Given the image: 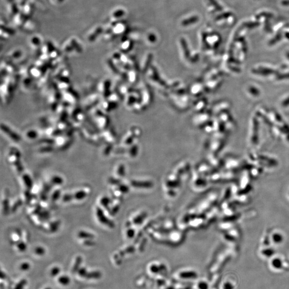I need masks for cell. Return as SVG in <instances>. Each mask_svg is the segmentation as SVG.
<instances>
[{
    "mask_svg": "<svg viewBox=\"0 0 289 289\" xmlns=\"http://www.w3.org/2000/svg\"><path fill=\"white\" fill-rule=\"evenodd\" d=\"M96 215L98 221L104 225L112 226V222L110 221L104 214V211L101 208L97 206L96 207Z\"/></svg>",
    "mask_w": 289,
    "mask_h": 289,
    "instance_id": "obj_1",
    "label": "cell"
},
{
    "mask_svg": "<svg viewBox=\"0 0 289 289\" xmlns=\"http://www.w3.org/2000/svg\"><path fill=\"white\" fill-rule=\"evenodd\" d=\"M1 129L2 131H3L4 134L9 138H10L12 140H13L15 142H19L20 140V138L17 134H16L14 131L11 130L9 127H8L5 125H1Z\"/></svg>",
    "mask_w": 289,
    "mask_h": 289,
    "instance_id": "obj_2",
    "label": "cell"
},
{
    "mask_svg": "<svg viewBox=\"0 0 289 289\" xmlns=\"http://www.w3.org/2000/svg\"><path fill=\"white\" fill-rule=\"evenodd\" d=\"M22 179L24 184L26 187V189L28 190H31L33 187V183L31 177H30L29 174H24L22 176Z\"/></svg>",
    "mask_w": 289,
    "mask_h": 289,
    "instance_id": "obj_3",
    "label": "cell"
},
{
    "mask_svg": "<svg viewBox=\"0 0 289 289\" xmlns=\"http://www.w3.org/2000/svg\"><path fill=\"white\" fill-rule=\"evenodd\" d=\"M64 183L62 177L58 175H55L52 177L50 179V183L52 185H61Z\"/></svg>",
    "mask_w": 289,
    "mask_h": 289,
    "instance_id": "obj_4",
    "label": "cell"
},
{
    "mask_svg": "<svg viewBox=\"0 0 289 289\" xmlns=\"http://www.w3.org/2000/svg\"><path fill=\"white\" fill-rule=\"evenodd\" d=\"M78 237L84 239H94L95 236L93 234L84 231H80L78 234Z\"/></svg>",
    "mask_w": 289,
    "mask_h": 289,
    "instance_id": "obj_5",
    "label": "cell"
},
{
    "mask_svg": "<svg viewBox=\"0 0 289 289\" xmlns=\"http://www.w3.org/2000/svg\"><path fill=\"white\" fill-rule=\"evenodd\" d=\"M74 199L75 200H82L85 199L87 196V192L84 190H79L73 194Z\"/></svg>",
    "mask_w": 289,
    "mask_h": 289,
    "instance_id": "obj_6",
    "label": "cell"
},
{
    "mask_svg": "<svg viewBox=\"0 0 289 289\" xmlns=\"http://www.w3.org/2000/svg\"><path fill=\"white\" fill-rule=\"evenodd\" d=\"M101 276V274L99 271H92L90 273H87V274L86 276V278H89V279H99Z\"/></svg>",
    "mask_w": 289,
    "mask_h": 289,
    "instance_id": "obj_7",
    "label": "cell"
},
{
    "mask_svg": "<svg viewBox=\"0 0 289 289\" xmlns=\"http://www.w3.org/2000/svg\"><path fill=\"white\" fill-rule=\"evenodd\" d=\"M82 258L81 256H78L77 258H76V262L74 263V266L73 267V269H72V271L74 273H75L76 271H78L79 269V267H80V264L82 263Z\"/></svg>",
    "mask_w": 289,
    "mask_h": 289,
    "instance_id": "obj_8",
    "label": "cell"
},
{
    "mask_svg": "<svg viewBox=\"0 0 289 289\" xmlns=\"http://www.w3.org/2000/svg\"><path fill=\"white\" fill-rule=\"evenodd\" d=\"M25 136L30 139H34L37 138L38 134L35 130H30L26 132Z\"/></svg>",
    "mask_w": 289,
    "mask_h": 289,
    "instance_id": "obj_9",
    "label": "cell"
},
{
    "mask_svg": "<svg viewBox=\"0 0 289 289\" xmlns=\"http://www.w3.org/2000/svg\"><path fill=\"white\" fill-rule=\"evenodd\" d=\"M16 245L20 252H24L27 248V245L23 241H19L17 242Z\"/></svg>",
    "mask_w": 289,
    "mask_h": 289,
    "instance_id": "obj_10",
    "label": "cell"
},
{
    "mask_svg": "<svg viewBox=\"0 0 289 289\" xmlns=\"http://www.w3.org/2000/svg\"><path fill=\"white\" fill-rule=\"evenodd\" d=\"M110 201V200L108 197L104 196L100 200V204L102 205V206H103L104 208H108Z\"/></svg>",
    "mask_w": 289,
    "mask_h": 289,
    "instance_id": "obj_11",
    "label": "cell"
},
{
    "mask_svg": "<svg viewBox=\"0 0 289 289\" xmlns=\"http://www.w3.org/2000/svg\"><path fill=\"white\" fill-rule=\"evenodd\" d=\"M70 281V278L67 276H63L59 278V283L64 286H67V284H69Z\"/></svg>",
    "mask_w": 289,
    "mask_h": 289,
    "instance_id": "obj_12",
    "label": "cell"
},
{
    "mask_svg": "<svg viewBox=\"0 0 289 289\" xmlns=\"http://www.w3.org/2000/svg\"><path fill=\"white\" fill-rule=\"evenodd\" d=\"M74 199L73 194L71 193H66L63 195L62 196V200L64 202H68Z\"/></svg>",
    "mask_w": 289,
    "mask_h": 289,
    "instance_id": "obj_13",
    "label": "cell"
},
{
    "mask_svg": "<svg viewBox=\"0 0 289 289\" xmlns=\"http://www.w3.org/2000/svg\"><path fill=\"white\" fill-rule=\"evenodd\" d=\"M60 196H61V191L59 189H56L52 193L51 196L52 201L55 202L56 201H57L60 198Z\"/></svg>",
    "mask_w": 289,
    "mask_h": 289,
    "instance_id": "obj_14",
    "label": "cell"
},
{
    "mask_svg": "<svg viewBox=\"0 0 289 289\" xmlns=\"http://www.w3.org/2000/svg\"><path fill=\"white\" fill-rule=\"evenodd\" d=\"M198 17H193V18H191L187 19L185 20V21H184L183 22V25H189V24H193L194 22H196V21H198Z\"/></svg>",
    "mask_w": 289,
    "mask_h": 289,
    "instance_id": "obj_15",
    "label": "cell"
},
{
    "mask_svg": "<svg viewBox=\"0 0 289 289\" xmlns=\"http://www.w3.org/2000/svg\"><path fill=\"white\" fill-rule=\"evenodd\" d=\"M59 221H55L54 222L50 223V230L52 231H55L58 229V226H59Z\"/></svg>",
    "mask_w": 289,
    "mask_h": 289,
    "instance_id": "obj_16",
    "label": "cell"
},
{
    "mask_svg": "<svg viewBox=\"0 0 289 289\" xmlns=\"http://www.w3.org/2000/svg\"><path fill=\"white\" fill-rule=\"evenodd\" d=\"M35 253L38 256H43L45 253V249L41 246H39L35 249Z\"/></svg>",
    "mask_w": 289,
    "mask_h": 289,
    "instance_id": "obj_17",
    "label": "cell"
},
{
    "mask_svg": "<svg viewBox=\"0 0 289 289\" xmlns=\"http://www.w3.org/2000/svg\"><path fill=\"white\" fill-rule=\"evenodd\" d=\"M3 206L4 212L6 214L7 211H9V202L7 199H5L3 201Z\"/></svg>",
    "mask_w": 289,
    "mask_h": 289,
    "instance_id": "obj_18",
    "label": "cell"
},
{
    "mask_svg": "<svg viewBox=\"0 0 289 289\" xmlns=\"http://www.w3.org/2000/svg\"><path fill=\"white\" fill-rule=\"evenodd\" d=\"M53 151V148L52 146H48L47 147H43L40 149V151L42 153H49Z\"/></svg>",
    "mask_w": 289,
    "mask_h": 289,
    "instance_id": "obj_19",
    "label": "cell"
},
{
    "mask_svg": "<svg viewBox=\"0 0 289 289\" xmlns=\"http://www.w3.org/2000/svg\"><path fill=\"white\" fill-rule=\"evenodd\" d=\"M78 273L79 275L82 276V277H85L86 275L87 274V271H86L85 268H81L80 269H79V270L78 271Z\"/></svg>",
    "mask_w": 289,
    "mask_h": 289,
    "instance_id": "obj_20",
    "label": "cell"
},
{
    "mask_svg": "<svg viewBox=\"0 0 289 289\" xmlns=\"http://www.w3.org/2000/svg\"><path fill=\"white\" fill-rule=\"evenodd\" d=\"M52 185L51 183L50 184H45L43 186V191L45 192L48 193L52 187Z\"/></svg>",
    "mask_w": 289,
    "mask_h": 289,
    "instance_id": "obj_21",
    "label": "cell"
},
{
    "mask_svg": "<svg viewBox=\"0 0 289 289\" xmlns=\"http://www.w3.org/2000/svg\"><path fill=\"white\" fill-rule=\"evenodd\" d=\"M26 281L25 279H23L17 284V286H16L14 289H22L24 286L26 284Z\"/></svg>",
    "mask_w": 289,
    "mask_h": 289,
    "instance_id": "obj_22",
    "label": "cell"
},
{
    "mask_svg": "<svg viewBox=\"0 0 289 289\" xmlns=\"http://www.w3.org/2000/svg\"><path fill=\"white\" fill-rule=\"evenodd\" d=\"M93 240V239H84L83 244L86 246H92L95 245V242Z\"/></svg>",
    "mask_w": 289,
    "mask_h": 289,
    "instance_id": "obj_23",
    "label": "cell"
},
{
    "mask_svg": "<svg viewBox=\"0 0 289 289\" xmlns=\"http://www.w3.org/2000/svg\"><path fill=\"white\" fill-rule=\"evenodd\" d=\"M21 204H22V201H21L20 200H18V201H17L15 202V204H14L13 207L11 208V211H13V212H14V211H16V209H17V208H18L20 206V205H21Z\"/></svg>",
    "mask_w": 289,
    "mask_h": 289,
    "instance_id": "obj_24",
    "label": "cell"
},
{
    "mask_svg": "<svg viewBox=\"0 0 289 289\" xmlns=\"http://www.w3.org/2000/svg\"><path fill=\"white\" fill-rule=\"evenodd\" d=\"M59 271H60V270H59V267H54L52 269V271H51V275L53 276H55L59 273Z\"/></svg>",
    "mask_w": 289,
    "mask_h": 289,
    "instance_id": "obj_25",
    "label": "cell"
},
{
    "mask_svg": "<svg viewBox=\"0 0 289 289\" xmlns=\"http://www.w3.org/2000/svg\"><path fill=\"white\" fill-rule=\"evenodd\" d=\"M30 266L29 263L27 262H24L22 263L20 266V269L22 271H27L30 268Z\"/></svg>",
    "mask_w": 289,
    "mask_h": 289,
    "instance_id": "obj_26",
    "label": "cell"
},
{
    "mask_svg": "<svg viewBox=\"0 0 289 289\" xmlns=\"http://www.w3.org/2000/svg\"><path fill=\"white\" fill-rule=\"evenodd\" d=\"M46 289H51L50 288H46Z\"/></svg>",
    "mask_w": 289,
    "mask_h": 289,
    "instance_id": "obj_27",
    "label": "cell"
}]
</instances>
